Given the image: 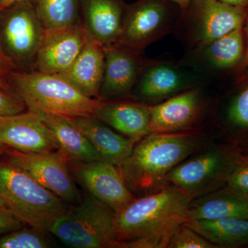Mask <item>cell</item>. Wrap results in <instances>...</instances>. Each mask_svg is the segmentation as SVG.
<instances>
[{"instance_id":"obj_8","label":"cell","mask_w":248,"mask_h":248,"mask_svg":"<svg viewBox=\"0 0 248 248\" xmlns=\"http://www.w3.org/2000/svg\"><path fill=\"white\" fill-rule=\"evenodd\" d=\"M89 36L82 22L45 30L35 56L37 71L61 75L76 61Z\"/></svg>"},{"instance_id":"obj_34","label":"cell","mask_w":248,"mask_h":248,"mask_svg":"<svg viewBox=\"0 0 248 248\" xmlns=\"http://www.w3.org/2000/svg\"><path fill=\"white\" fill-rule=\"evenodd\" d=\"M169 1H172V2L177 4L182 9V11H186L192 1H195L197 0H169Z\"/></svg>"},{"instance_id":"obj_11","label":"cell","mask_w":248,"mask_h":248,"mask_svg":"<svg viewBox=\"0 0 248 248\" xmlns=\"http://www.w3.org/2000/svg\"><path fill=\"white\" fill-rule=\"evenodd\" d=\"M104 48L105 66L99 99L110 100L128 95L146 62L140 51L120 44L104 46Z\"/></svg>"},{"instance_id":"obj_23","label":"cell","mask_w":248,"mask_h":248,"mask_svg":"<svg viewBox=\"0 0 248 248\" xmlns=\"http://www.w3.org/2000/svg\"><path fill=\"white\" fill-rule=\"evenodd\" d=\"M217 247H238L248 244V218H221L185 221Z\"/></svg>"},{"instance_id":"obj_21","label":"cell","mask_w":248,"mask_h":248,"mask_svg":"<svg viewBox=\"0 0 248 248\" xmlns=\"http://www.w3.org/2000/svg\"><path fill=\"white\" fill-rule=\"evenodd\" d=\"M192 201L185 221L221 218H248V196L231 188Z\"/></svg>"},{"instance_id":"obj_40","label":"cell","mask_w":248,"mask_h":248,"mask_svg":"<svg viewBox=\"0 0 248 248\" xmlns=\"http://www.w3.org/2000/svg\"><path fill=\"white\" fill-rule=\"evenodd\" d=\"M0 53H3V51H1V46H0Z\"/></svg>"},{"instance_id":"obj_31","label":"cell","mask_w":248,"mask_h":248,"mask_svg":"<svg viewBox=\"0 0 248 248\" xmlns=\"http://www.w3.org/2000/svg\"><path fill=\"white\" fill-rule=\"evenodd\" d=\"M24 223L11 212L0 210V234L20 229L24 227Z\"/></svg>"},{"instance_id":"obj_33","label":"cell","mask_w":248,"mask_h":248,"mask_svg":"<svg viewBox=\"0 0 248 248\" xmlns=\"http://www.w3.org/2000/svg\"><path fill=\"white\" fill-rule=\"evenodd\" d=\"M226 4L234 5V6H241L248 8V0H218Z\"/></svg>"},{"instance_id":"obj_22","label":"cell","mask_w":248,"mask_h":248,"mask_svg":"<svg viewBox=\"0 0 248 248\" xmlns=\"http://www.w3.org/2000/svg\"><path fill=\"white\" fill-rule=\"evenodd\" d=\"M40 115L51 132L58 151L68 161H101L97 152L84 133L73 125L68 117Z\"/></svg>"},{"instance_id":"obj_12","label":"cell","mask_w":248,"mask_h":248,"mask_svg":"<svg viewBox=\"0 0 248 248\" xmlns=\"http://www.w3.org/2000/svg\"><path fill=\"white\" fill-rule=\"evenodd\" d=\"M0 141L10 148L25 153L58 151L48 126L39 114L30 111L4 117L0 123Z\"/></svg>"},{"instance_id":"obj_29","label":"cell","mask_w":248,"mask_h":248,"mask_svg":"<svg viewBox=\"0 0 248 248\" xmlns=\"http://www.w3.org/2000/svg\"><path fill=\"white\" fill-rule=\"evenodd\" d=\"M25 107V104L17 94L0 88V116L22 113Z\"/></svg>"},{"instance_id":"obj_37","label":"cell","mask_w":248,"mask_h":248,"mask_svg":"<svg viewBox=\"0 0 248 248\" xmlns=\"http://www.w3.org/2000/svg\"><path fill=\"white\" fill-rule=\"evenodd\" d=\"M8 148H9V147L6 146V145L0 141V157L4 156L5 152L6 151Z\"/></svg>"},{"instance_id":"obj_17","label":"cell","mask_w":248,"mask_h":248,"mask_svg":"<svg viewBox=\"0 0 248 248\" xmlns=\"http://www.w3.org/2000/svg\"><path fill=\"white\" fill-rule=\"evenodd\" d=\"M68 119L91 142L101 161L118 166L131 155L136 142L115 133L94 116Z\"/></svg>"},{"instance_id":"obj_39","label":"cell","mask_w":248,"mask_h":248,"mask_svg":"<svg viewBox=\"0 0 248 248\" xmlns=\"http://www.w3.org/2000/svg\"><path fill=\"white\" fill-rule=\"evenodd\" d=\"M4 117H6V116H0V123H1V121L3 120V119H4Z\"/></svg>"},{"instance_id":"obj_15","label":"cell","mask_w":248,"mask_h":248,"mask_svg":"<svg viewBox=\"0 0 248 248\" xmlns=\"http://www.w3.org/2000/svg\"><path fill=\"white\" fill-rule=\"evenodd\" d=\"M138 82L139 95L149 102L169 99L191 89L186 73L169 62H146Z\"/></svg>"},{"instance_id":"obj_25","label":"cell","mask_w":248,"mask_h":248,"mask_svg":"<svg viewBox=\"0 0 248 248\" xmlns=\"http://www.w3.org/2000/svg\"><path fill=\"white\" fill-rule=\"evenodd\" d=\"M32 2L45 30L81 22L79 0H32Z\"/></svg>"},{"instance_id":"obj_28","label":"cell","mask_w":248,"mask_h":248,"mask_svg":"<svg viewBox=\"0 0 248 248\" xmlns=\"http://www.w3.org/2000/svg\"><path fill=\"white\" fill-rule=\"evenodd\" d=\"M229 117L236 125L248 127V88L234 99L230 108Z\"/></svg>"},{"instance_id":"obj_32","label":"cell","mask_w":248,"mask_h":248,"mask_svg":"<svg viewBox=\"0 0 248 248\" xmlns=\"http://www.w3.org/2000/svg\"><path fill=\"white\" fill-rule=\"evenodd\" d=\"M11 60L4 53H0V88L10 91V85L7 77L11 73Z\"/></svg>"},{"instance_id":"obj_20","label":"cell","mask_w":248,"mask_h":248,"mask_svg":"<svg viewBox=\"0 0 248 248\" xmlns=\"http://www.w3.org/2000/svg\"><path fill=\"white\" fill-rule=\"evenodd\" d=\"M104 66V46L89 37L74 63L66 72L59 76L89 97L99 99Z\"/></svg>"},{"instance_id":"obj_10","label":"cell","mask_w":248,"mask_h":248,"mask_svg":"<svg viewBox=\"0 0 248 248\" xmlns=\"http://www.w3.org/2000/svg\"><path fill=\"white\" fill-rule=\"evenodd\" d=\"M2 29L3 40L13 58L27 61L35 58L45 32L32 0L11 6Z\"/></svg>"},{"instance_id":"obj_7","label":"cell","mask_w":248,"mask_h":248,"mask_svg":"<svg viewBox=\"0 0 248 248\" xmlns=\"http://www.w3.org/2000/svg\"><path fill=\"white\" fill-rule=\"evenodd\" d=\"M67 161L78 182L115 213L135 200L117 166L102 161Z\"/></svg>"},{"instance_id":"obj_13","label":"cell","mask_w":248,"mask_h":248,"mask_svg":"<svg viewBox=\"0 0 248 248\" xmlns=\"http://www.w3.org/2000/svg\"><path fill=\"white\" fill-rule=\"evenodd\" d=\"M198 3L195 38L199 46L244 27L248 16L246 7L226 4L218 0H197Z\"/></svg>"},{"instance_id":"obj_18","label":"cell","mask_w":248,"mask_h":248,"mask_svg":"<svg viewBox=\"0 0 248 248\" xmlns=\"http://www.w3.org/2000/svg\"><path fill=\"white\" fill-rule=\"evenodd\" d=\"M224 164V158L219 151H209L178 164L167 174L164 184L190 192L196 197L199 190L218 177Z\"/></svg>"},{"instance_id":"obj_26","label":"cell","mask_w":248,"mask_h":248,"mask_svg":"<svg viewBox=\"0 0 248 248\" xmlns=\"http://www.w3.org/2000/svg\"><path fill=\"white\" fill-rule=\"evenodd\" d=\"M45 231L31 227L22 228L0 237V248H46L50 247Z\"/></svg>"},{"instance_id":"obj_35","label":"cell","mask_w":248,"mask_h":248,"mask_svg":"<svg viewBox=\"0 0 248 248\" xmlns=\"http://www.w3.org/2000/svg\"><path fill=\"white\" fill-rule=\"evenodd\" d=\"M22 1L23 0H0V11L9 9L13 5Z\"/></svg>"},{"instance_id":"obj_36","label":"cell","mask_w":248,"mask_h":248,"mask_svg":"<svg viewBox=\"0 0 248 248\" xmlns=\"http://www.w3.org/2000/svg\"><path fill=\"white\" fill-rule=\"evenodd\" d=\"M246 22H247L246 23L247 24H246V37H247V46H246V50H245L244 61L245 65L248 67V16L247 19H246Z\"/></svg>"},{"instance_id":"obj_30","label":"cell","mask_w":248,"mask_h":248,"mask_svg":"<svg viewBox=\"0 0 248 248\" xmlns=\"http://www.w3.org/2000/svg\"><path fill=\"white\" fill-rule=\"evenodd\" d=\"M231 188L248 195V161L241 163L228 177Z\"/></svg>"},{"instance_id":"obj_4","label":"cell","mask_w":248,"mask_h":248,"mask_svg":"<svg viewBox=\"0 0 248 248\" xmlns=\"http://www.w3.org/2000/svg\"><path fill=\"white\" fill-rule=\"evenodd\" d=\"M16 94L29 111L66 117L94 116L102 99L90 97L59 75L35 71L11 73Z\"/></svg>"},{"instance_id":"obj_24","label":"cell","mask_w":248,"mask_h":248,"mask_svg":"<svg viewBox=\"0 0 248 248\" xmlns=\"http://www.w3.org/2000/svg\"><path fill=\"white\" fill-rule=\"evenodd\" d=\"M210 65L218 69L236 66L244 58V27L200 47Z\"/></svg>"},{"instance_id":"obj_19","label":"cell","mask_w":248,"mask_h":248,"mask_svg":"<svg viewBox=\"0 0 248 248\" xmlns=\"http://www.w3.org/2000/svg\"><path fill=\"white\" fill-rule=\"evenodd\" d=\"M94 116L136 143L151 133L149 106L145 104L102 99Z\"/></svg>"},{"instance_id":"obj_41","label":"cell","mask_w":248,"mask_h":248,"mask_svg":"<svg viewBox=\"0 0 248 248\" xmlns=\"http://www.w3.org/2000/svg\"></svg>"},{"instance_id":"obj_9","label":"cell","mask_w":248,"mask_h":248,"mask_svg":"<svg viewBox=\"0 0 248 248\" xmlns=\"http://www.w3.org/2000/svg\"><path fill=\"white\" fill-rule=\"evenodd\" d=\"M170 26L163 0H141L125 13L117 43L141 51L165 35Z\"/></svg>"},{"instance_id":"obj_38","label":"cell","mask_w":248,"mask_h":248,"mask_svg":"<svg viewBox=\"0 0 248 248\" xmlns=\"http://www.w3.org/2000/svg\"><path fill=\"white\" fill-rule=\"evenodd\" d=\"M0 210H6V211L10 212L9 208H8L7 205H6V204L5 203V202L1 197H0Z\"/></svg>"},{"instance_id":"obj_1","label":"cell","mask_w":248,"mask_h":248,"mask_svg":"<svg viewBox=\"0 0 248 248\" xmlns=\"http://www.w3.org/2000/svg\"><path fill=\"white\" fill-rule=\"evenodd\" d=\"M195 197L190 192L169 187L134 200L115 213L119 248H167L185 222L186 210Z\"/></svg>"},{"instance_id":"obj_2","label":"cell","mask_w":248,"mask_h":248,"mask_svg":"<svg viewBox=\"0 0 248 248\" xmlns=\"http://www.w3.org/2000/svg\"><path fill=\"white\" fill-rule=\"evenodd\" d=\"M200 142L192 135L150 133L135 143L131 155L117 167L130 190H155L175 166L200 148Z\"/></svg>"},{"instance_id":"obj_27","label":"cell","mask_w":248,"mask_h":248,"mask_svg":"<svg viewBox=\"0 0 248 248\" xmlns=\"http://www.w3.org/2000/svg\"><path fill=\"white\" fill-rule=\"evenodd\" d=\"M170 248H218L205 239L200 234L183 224L172 235L169 246Z\"/></svg>"},{"instance_id":"obj_5","label":"cell","mask_w":248,"mask_h":248,"mask_svg":"<svg viewBox=\"0 0 248 248\" xmlns=\"http://www.w3.org/2000/svg\"><path fill=\"white\" fill-rule=\"evenodd\" d=\"M115 213L93 196L69 207L50 229L62 242L75 248L120 247Z\"/></svg>"},{"instance_id":"obj_14","label":"cell","mask_w":248,"mask_h":248,"mask_svg":"<svg viewBox=\"0 0 248 248\" xmlns=\"http://www.w3.org/2000/svg\"><path fill=\"white\" fill-rule=\"evenodd\" d=\"M201 107L200 93L193 89L149 106L151 133H174L190 128L199 120Z\"/></svg>"},{"instance_id":"obj_16","label":"cell","mask_w":248,"mask_h":248,"mask_svg":"<svg viewBox=\"0 0 248 248\" xmlns=\"http://www.w3.org/2000/svg\"><path fill=\"white\" fill-rule=\"evenodd\" d=\"M79 3L89 37L104 46L117 43L125 14L120 0H79Z\"/></svg>"},{"instance_id":"obj_3","label":"cell","mask_w":248,"mask_h":248,"mask_svg":"<svg viewBox=\"0 0 248 248\" xmlns=\"http://www.w3.org/2000/svg\"><path fill=\"white\" fill-rule=\"evenodd\" d=\"M0 197L21 221L45 232L50 231L69 208L66 202L6 156L0 160Z\"/></svg>"},{"instance_id":"obj_6","label":"cell","mask_w":248,"mask_h":248,"mask_svg":"<svg viewBox=\"0 0 248 248\" xmlns=\"http://www.w3.org/2000/svg\"><path fill=\"white\" fill-rule=\"evenodd\" d=\"M4 156L63 202L77 205L82 200L68 161L61 152L25 153L9 148Z\"/></svg>"}]
</instances>
